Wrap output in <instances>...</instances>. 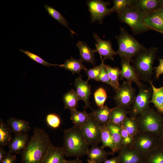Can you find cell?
I'll return each mask as SVG.
<instances>
[{"instance_id":"cell-21","label":"cell","mask_w":163,"mask_h":163,"mask_svg":"<svg viewBox=\"0 0 163 163\" xmlns=\"http://www.w3.org/2000/svg\"><path fill=\"white\" fill-rule=\"evenodd\" d=\"M76 46L80 52V59L82 62L90 63L95 66V62L94 54L97 52L96 49H91L85 42L79 40L76 43Z\"/></svg>"},{"instance_id":"cell-40","label":"cell","mask_w":163,"mask_h":163,"mask_svg":"<svg viewBox=\"0 0 163 163\" xmlns=\"http://www.w3.org/2000/svg\"><path fill=\"white\" fill-rule=\"evenodd\" d=\"M121 133L123 140V147L132 148L133 137L128 133L123 125L121 126Z\"/></svg>"},{"instance_id":"cell-36","label":"cell","mask_w":163,"mask_h":163,"mask_svg":"<svg viewBox=\"0 0 163 163\" xmlns=\"http://www.w3.org/2000/svg\"><path fill=\"white\" fill-rule=\"evenodd\" d=\"M133 0H113V5L110 8L111 13L115 12L119 14L131 7Z\"/></svg>"},{"instance_id":"cell-15","label":"cell","mask_w":163,"mask_h":163,"mask_svg":"<svg viewBox=\"0 0 163 163\" xmlns=\"http://www.w3.org/2000/svg\"><path fill=\"white\" fill-rule=\"evenodd\" d=\"M88 82L87 81L83 80L80 76L75 79L74 85L78 97L80 100H82L84 102L85 108H90L92 109L89 102L91 93V86Z\"/></svg>"},{"instance_id":"cell-12","label":"cell","mask_w":163,"mask_h":163,"mask_svg":"<svg viewBox=\"0 0 163 163\" xmlns=\"http://www.w3.org/2000/svg\"><path fill=\"white\" fill-rule=\"evenodd\" d=\"M118 156L119 163H145L146 156L133 148L123 147Z\"/></svg>"},{"instance_id":"cell-3","label":"cell","mask_w":163,"mask_h":163,"mask_svg":"<svg viewBox=\"0 0 163 163\" xmlns=\"http://www.w3.org/2000/svg\"><path fill=\"white\" fill-rule=\"evenodd\" d=\"M158 50L157 47H145L133 59L132 65L140 81L149 82L152 81L154 69L153 65L156 58Z\"/></svg>"},{"instance_id":"cell-50","label":"cell","mask_w":163,"mask_h":163,"mask_svg":"<svg viewBox=\"0 0 163 163\" xmlns=\"http://www.w3.org/2000/svg\"><path fill=\"white\" fill-rule=\"evenodd\" d=\"M87 161L88 163H97L96 162H95L94 161H91L89 159H88L87 160Z\"/></svg>"},{"instance_id":"cell-34","label":"cell","mask_w":163,"mask_h":163,"mask_svg":"<svg viewBox=\"0 0 163 163\" xmlns=\"http://www.w3.org/2000/svg\"><path fill=\"white\" fill-rule=\"evenodd\" d=\"M145 163H163V147L158 146L146 156Z\"/></svg>"},{"instance_id":"cell-41","label":"cell","mask_w":163,"mask_h":163,"mask_svg":"<svg viewBox=\"0 0 163 163\" xmlns=\"http://www.w3.org/2000/svg\"><path fill=\"white\" fill-rule=\"evenodd\" d=\"M20 50L21 52L25 54L32 59L44 66L47 67H49L50 66H58V64H52L47 62L42 59L40 56L28 51L23 50L22 49H20Z\"/></svg>"},{"instance_id":"cell-11","label":"cell","mask_w":163,"mask_h":163,"mask_svg":"<svg viewBox=\"0 0 163 163\" xmlns=\"http://www.w3.org/2000/svg\"><path fill=\"white\" fill-rule=\"evenodd\" d=\"M88 9L91 13V22L98 21L102 24L104 18L111 13L110 8H107L110 4L109 2L101 0H89L86 2Z\"/></svg>"},{"instance_id":"cell-32","label":"cell","mask_w":163,"mask_h":163,"mask_svg":"<svg viewBox=\"0 0 163 163\" xmlns=\"http://www.w3.org/2000/svg\"><path fill=\"white\" fill-rule=\"evenodd\" d=\"M44 7L49 15L58 21L61 25L67 27L70 31L72 36L74 34H76L75 32L69 27L68 21L60 13L48 5H45Z\"/></svg>"},{"instance_id":"cell-14","label":"cell","mask_w":163,"mask_h":163,"mask_svg":"<svg viewBox=\"0 0 163 163\" xmlns=\"http://www.w3.org/2000/svg\"><path fill=\"white\" fill-rule=\"evenodd\" d=\"M129 61L122 59L120 63L121 69L120 70V80L126 79L128 82H134L139 88L143 87V84L140 81L132 65Z\"/></svg>"},{"instance_id":"cell-33","label":"cell","mask_w":163,"mask_h":163,"mask_svg":"<svg viewBox=\"0 0 163 163\" xmlns=\"http://www.w3.org/2000/svg\"><path fill=\"white\" fill-rule=\"evenodd\" d=\"M105 66L111 81L110 86L116 91L120 86L119 79L120 74V70L118 67H112L105 64Z\"/></svg>"},{"instance_id":"cell-9","label":"cell","mask_w":163,"mask_h":163,"mask_svg":"<svg viewBox=\"0 0 163 163\" xmlns=\"http://www.w3.org/2000/svg\"><path fill=\"white\" fill-rule=\"evenodd\" d=\"M152 94L151 87L145 88L144 87L139 88V92L136 96L134 103L129 111V117H136L149 107Z\"/></svg>"},{"instance_id":"cell-26","label":"cell","mask_w":163,"mask_h":163,"mask_svg":"<svg viewBox=\"0 0 163 163\" xmlns=\"http://www.w3.org/2000/svg\"><path fill=\"white\" fill-rule=\"evenodd\" d=\"M65 109L71 111L76 110L80 100L76 91L71 89L65 94L62 98Z\"/></svg>"},{"instance_id":"cell-31","label":"cell","mask_w":163,"mask_h":163,"mask_svg":"<svg viewBox=\"0 0 163 163\" xmlns=\"http://www.w3.org/2000/svg\"><path fill=\"white\" fill-rule=\"evenodd\" d=\"M70 119L74 126L80 127L85 123L89 119L90 116L85 110L79 111L77 110L71 111Z\"/></svg>"},{"instance_id":"cell-20","label":"cell","mask_w":163,"mask_h":163,"mask_svg":"<svg viewBox=\"0 0 163 163\" xmlns=\"http://www.w3.org/2000/svg\"><path fill=\"white\" fill-rule=\"evenodd\" d=\"M104 148L97 145H92L88 149L86 155L90 160L97 163H101L106 160L109 155H113L111 151H106Z\"/></svg>"},{"instance_id":"cell-13","label":"cell","mask_w":163,"mask_h":163,"mask_svg":"<svg viewBox=\"0 0 163 163\" xmlns=\"http://www.w3.org/2000/svg\"><path fill=\"white\" fill-rule=\"evenodd\" d=\"M93 37L96 42V50L104 61L106 59L114 60L113 56L117 55L116 51L113 50L111 41L110 40H103L101 38L98 34L94 32Z\"/></svg>"},{"instance_id":"cell-8","label":"cell","mask_w":163,"mask_h":163,"mask_svg":"<svg viewBox=\"0 0 163 163\" xmlns=\"http://www.w3.org/2000/svg\"><path fill=\"white\" fill-rule=\"evenodd\" d=\"M116 92L113 99L117 106L126 110L130 109L136 97V90L132 86V83L124 81Z\"/></svg>"},{"instance_id":"cell-45","label":"cell","mask_w":163,"mask_h":163,"mask_svg":"<svg viewBox=\"0 0 163 163\" xmlns=\"http://www.w3.org/2000/svg\"><path fill=\"white\" fill-rule=\"evenodd\" d=\"M159 145L163 147V127L158 134Z\"/></svg>"},{"instance_id":"cell-52","label":"cell","mask_w":163,"mask_h":163,"mask_svg":"<svg viewBox=\"0 0 163 163\" xmlns=\"http://www.w3.org/2000/svg\"></svg>"},{"instance_id":"cell-19","label":"cell","mask_w":163,"mask_h":163,"mask_svg":"<svg viewBox=\"0 0 163 163\" xmlns=\"http://www.w3.org/2000/svg\"><path fill=\"white\" fill-rule=\"evenodd\" d=\"M29 140L27 133L15 135L8 145V152L13 154L21 153L26 147Z\"/></svg>"},{"instance_id":"cell-43","label":"cell","mask_w":163,"mask_h":163,"mask_svg":"<svg viewBox=\"0 0 163 163\" xmlns=\"http://www.w3.org/2000/svg\"><path fill=\"white\" fill-rule=\"evenodd\" d=\"M14 154L8 152L5 157L0 163H15L17 158L16 156Z\"/></svg>"},{"instance_id":"cell-37","label":"cell","mask_w":163,"mask_h":163,"mask_svg":"<svg viewBox=\"0 0 163 163\" xmlns=\"http://www.w3.org/2000/svg\"><path fill=\"white\" fill-rule=\"evenodd\" d=\"M107 97L106 91L102 87L97 88L94 93V101L99 108L102 107L104 106Z\"/></svg>"},{"instance_id":"cell-10","label":"cell","mask_w":163,"mask_h":163,"mask_svg":"<svg viewBox=\"0 0 163 163\" xmlns=\"http://www.w3.org/2000/svg\"><path fill=\"white\" fill-rule=\"evenodd\" d=\"M79 127L89 145H97L101 142V125L91 116L88 121Z\"/></svg>"},{"instance_id":"cell-25","label":"cell","mask_w":163,"mask_h":163,"mask_svg":"<svg viewBox=\"0 0 163 163\" xmlns=\"http://www.w3.org/2000/svg\"><path fill=\"white\" fill-rule=\"evenodd\" d=\"M101 146L110 148L113 155L116 150L110 131L106 125H101Z\"/></svg>"},{"instance_id":"cell-42","label":"cell","mask_w":163,"mask_h":163,"mask_svg":"<svg viewBox=\"0 0 163 163\" xmlns=\"http://www.w3.org/2000/svg\"><path fill=\"white\" fill-rule=\"evenodd\" d=\"M97 81L105 83L111 85V81L104 64L102 69Z\"/></svg>"},{"instance_id":"cell-7","label":"cell","mask_w":163,"mask_h":163,"mask_svg":"<svg viewBox=\"0 0 163 163\" xmlns=\"http://www.w3.org/2000/svg\"><path fill=\"white\" fill-rule=\"evenodd\" d=\"M132 148L146 156L154 149L159 146L158 135L149 132H140L133 137Z\"/></svg>"},{"instance_id":"cell-47","label":"cell","mask_w":163,"mask_h":163,"mask_svg":"<svg viewBox=\"0 0 163 163\" xmlns=\"http://www.w3.org/2000/svg\"><path fill=\"white\" fill-rule=\"evenodd\" d=\"M7 153L2 147L0 148V162L3 159L6 155Z\"/></svg>"},{"instance_id":"cell-6","label":"cell","mask_w":163,"mask_h":163,"mask_svg":"<svg viewBox=\"0 0 163 163\" xmlns=\"http://www.w3.org/2000/svg\"><path fill=\"white\" fill-rule=\"evenodd\" d=\"M144 13L132 6L118 14L117 17L120 21L129 26L133 33L139 34L150 30L144 22Z\"/></svg>"},{"instance_id":"cell-46","label":"cell","mask_w":163,"mask_h":163,"mask_svg":"<svg viewBox=\"0 0 163 163\" xmlns=\"http://www.w3.org/2000/svg\"><path fill=\"white\" fill-rule=\"evenodd\" d=\"M104 162V163H119V158L118 156L113 157L110 159H107Z\"/></svg>"},{"instance_id":"cell-17","label":"cell","mask_w":163,"mask_h":163,"mask_svg":"<svg viewBox=\"0 0 163 163\" xmlns=\"http://www.w3.org/2000/svg\"><path fill=\"white\" fill-rule=\"evenodd\" d=\"M65 153L62 147L50 146L42 163H65Z\"/></svg>"},{"instance_id":"cell-38","label":"cell","mask_w":163,"mask_h":163,"mask_svg":"<svg viewBox=\"0 0 163 163\" xmlns=\"http://www.w3.org/2000/svg\"><path fill=\"white\" fill-rule=\"evenodd\" d=\"M102 61V63L96 66L89 69L86 68L84 69L88 78L87 81H88L91 80H94L97 81L98 78L104 64V61Z\"/></svg>"},{"instance_id":"cell-44","label":"cell","mask_w":163,"mask_h":163,"mask_svg":"<svg viewBox=\"0 0 163 163\" xmlns=\"http://www.w3.org/2000/svg\"><path fill=\"white\" fill-rule=\"evenodd\" d=\"M159 63V65L154 68L155 69V78L158 79L160 75L163 74V58L158 59Z\"/></svg>"},{"instance_id":"cell-29","label":"cell","mask_w":163,"mask_h":163,"mask_svg":"<svg viewBox=\"0 0 163 163\" xmlns=\"http://www.w3.org/2000/svg\"><path fill=\"white\" fill-rule=\"evenodd\" d=\"M107 126L111 133L116 152H118L123 147L121 126L110 123H109Z\"/></svg>"},{"instance_id":"cell-22","label":"cell","mask_w":163,"mask_h":163,"mask_svg":"<svg viewBox=\"0 0 163 163\" xmlns=\"http://www.w3.org/2000/svg\"><path fill=\"white\" fill-rule=\"evenodd\" d=\"M6 123L12 133L15 135L27 133L30 129V125L28 122L14 117L9 118Z\"/></svg>"},{"instance_id":"cell-1","label":"cell","mask_w":163,"mask_h":163,"mask_svg":"<svg viewBox=\"0 0 163 163\" xmlns=\"http://www.w3.org/2000/svg\"><path fill=\"white\" fill-rule=\"evenodd\" d=\"M52 143L43 129L34 128L33 133L21 153V163H42Z\"/></svg>"},{"instance_id":"cell-4","label":"cell","mask_w":163,"mask_h":163,"mask_svg":"<svg viewBox=\"0 0 163 163\" xmlns=\"http://www.w3.org/2000/svg\"><path fill=\"white\" fill-rule=\"evenodd\" d=\"M120 34L115 37L118 44L116 54L122 59H126L131 62L136 55L145 47L124 28L120 27Z\"/></svg>"},{"instance_id":"cell-28","label":"cell","mask_w":163,"mask_h":163,"mask_svg":"<svg viewBox=\"0 0 163 163\" xmlns=\"http://www.w3.org/2000/svg\"><path fill=\"white\" fill-rule=\"evenodd\" d=\"M58 66L69 71L73 74H79L82 70L86 68L80 59H75L72 57L66 60L63 64L58 65Z\"/></svg>"},{"instance_id":"cell-5","label":"cell","mask_w":163,"mask_h":163,"mask_svg":"<svg viewBox=\"0 0 163 163\" xmlns=\"http://www.w3.org/2000/svg\"><path fill=\"white\" fill-rule=\"evenodd\" d=\"M140 132H149L158 135L163 127V115L150 107L136 117Z\"/></svg>"},{"instance_id":"cell-24","label":"cell","mask_w":163,"mask_h":163,"mask_svg":"<svg viewBox=\"0 0 163 163\" xmlns=\"http://www.w3.org/2000/svg\"><path fill=\"white\" fill-rule=\"evenodd\" d=\"M152 90V94L150 103H153L157 111L163 115V86L156 88L152 81L149 82Z\"/></svg>"},{"instance_id":"cell-16","label":"cell","mask_w":163,"mask_h":163,"mask_svg":"<svg viewBox=\"0 0 163 163\" xmlns=\"http://www.w3.org/2000/svg\"><path fill=\"white\" fill-rule=\"evenodd\" d=\"M144 21L145 25L150 30L160 33L163 31V19L158 11L145 12Z\"/></svg>"},{"instance_id":"cell-18","label":"cell","mask_w":163,"mask_h":163,"mask_svg":"<svg viewBox=\"0 0 163 163\" xmlns=\"http://www.w3.org/2000/svg\"><path fill=\"white\" fill-rule=\"evenodd\" d=\"M163 6V0H133L132 6L145 12L158 11Z\"/></svg>"},{"instance_id":"cell-51","label":"cell","mask_w":163,"mask_h":163,"mask_svg":"<svg viewBox=\"0 0 163 163\" xmlns=\"http://www.w3.org/2000/svg\"><path fill=\"white\" fill-rule=\"evenodd\" d=\"M161 33L163 34V31H162V32H161Z\"/></svg>"},{"instance_id":"cell-27","label":"cell","mask_w":163,"mask_h":163,"mask_svg":"<svg viewBox=\"0 0 163 163\" xmlns=\"http://www.w3.org/2000/svg\"><path fill=\"white\" fill-rule=\"evenodd\" d=\"M128 113L129 111L117 106L112 108L109 123L121 126Z\"/></svg>"},{"instance_id":"cell-49","label":"cell","mask_w":163,"mask_h":163,"mask_svg":"<svg viewBox=\"0 0 163 163\" xmlns=\"http://www.w3.org/2000/svg\"><path fill=\"white\" fill-rule=\"evenodd\" d=\"M158 12L163 19V6L158 11Z\"/></svg>"},{"instance_id":"cell-23","label":"cell","mask_w":163,"mask_h":163,"mask_svg":"<svg viewBox=\"0 0 163 163\" xmlns=\"http://www.w3.org/2000/svg\"><path fill=\"white\" fill-rule=\"evenodd\" d=\"M112 108L106 105L93 110L89 114L90 116L100 125H107L110 122Z\"/></svg>"},{"instance_id":"cell-39","label":"cell","mask_w":163,"mask_h":163,"mask_svg":"<svg viewBox=\"0 0 163 163\" xmlns=\"http://www.w3.org/2000/svg\"><path fill=\"white\" fill-rule=\"evenodd\" d=\"M46 121L47 125L53 129L59 128L61 123L59 116L53 113L48 114L46 117Z\"/></svg>"},{"instance_id":"cell-30","label":"cell","mask_w":163,"mask_h":163,"mask_svg":"<svg viewBox=\"0 0 163 163\" xmlns=\"http://www.w3.org/2000/svg\"><path fill=\"white\" fill-rule=\"evenodd\" d=\"M11 130L6 123L0 120V145L3 147L8 145L10 143L12 137Z\"/></svg>"},{"instance_id":"cell-35","label":"cell","mask_w":163,"mask_h":163,"mask_svg":"<svg viewBox=\"0 0 163 163\" xmlns=\"http://www.w3.org/2000/svg\"><path fill=\"white\" fill-rule=\"evenodd\" d=\"M123 125L128 133L133 137L140 132L136 117L127 116Z\"/></svg>"},{"instance_id":"cell-48","label":"cell","mask_w":163,"mask_h":163,"mask_svg":"<svg viewBox=\"0 0 163 163\" xmlns=\"http://www.w3.org/2000/svg\"><path fill=\"white\" fill-rule=\"evenodd\" d=\"M65 163H82V161L78 157H77L73 160H67Z\"/></svg>"},{"instance_id":"cell-2","label":"cell","mask_w":163,"mask_h":163,"mask_svg":"<svg viewBox=\"0 0 163 163\" xmlns=\"http://www.w3.org/2000/svg\"><path fill=\"white\" fill-rule=\"evenodd\" d=\"M63 147L67 157H82L87 154L89 145L79 127L74 126L64 131Z\"/></svg>"}]
</instances>
